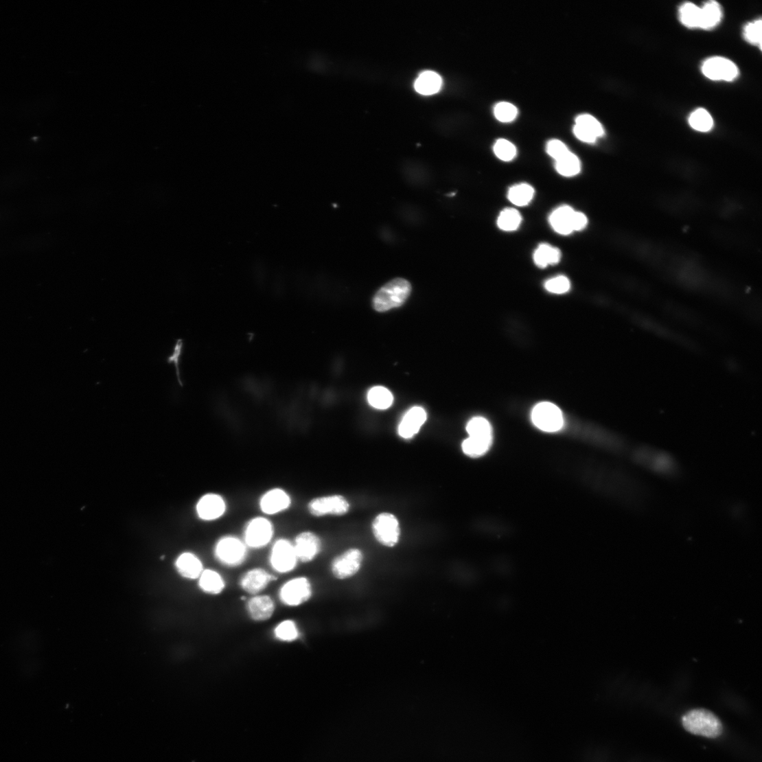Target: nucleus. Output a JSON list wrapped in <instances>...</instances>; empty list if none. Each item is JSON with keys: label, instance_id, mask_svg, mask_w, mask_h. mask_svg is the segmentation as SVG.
I'll list each match as a JSON object with an SVG mask.
<instances>
[{"label": "nucleus", "instance_id": "nucleus-1", "mask_svg": "<svg viewBox=\"0 0 762 762\" xmlns=\"http://www.w3.org/2000/svg\"><path fill=\"white\" fill-rule=\"evenodd\" d=\"M626 455L633 464L660 477L674 479L682 474L676 457L662 449L638 445L630 446Z\"/></svg>", "mask_w": 762, "mask_h": 762}, {"label": "nucleus", "instance_id": "nucleus-2", "mask_svg": "<svg viewBox=\"0 0 762 762\" xmlns=\"http://www.w3.org/2000/svg\"><path fill=\"white\" fill-rule=\"evenodd\" d=\"M684 729L689 732L711 739H716L724 732L720 719L713 711L706 708H695L688 711L681 719Z\"/></svg>", "mask_w": 762, "mask_h": 762}, {"label": "nucleus", "instance_id": "nucleus-3", "mask_svg": "<svg viewBox=\"0 0 762 762\" xmlns=\"http://www.w3.org/2000/svg\"><path fill=\"white\" fill-rule=\"evenodd\" d=\"M411 292L409 281L400 277L394 279L376 292L373 299V308L378 312H385L401 307Z\"/></svg>", "mask_w": 762, "mask_h": 762}, {"label": "nucleus", "instance_id": "nucleus-4", "mask_svg": "<svg viewBox=\"0 0 762 762\" xmlns=\"http://www.w3.org/2000/svg\"><path fill=\"white\" fill-rule=\"evenodd\" d=\"M217 560L223 566L235 568L241 566L248 556V548L242 538L234 535L222 536L214 547Z\"/></svg>", "mask_w": 762, "mask_h": 762}, {"label": "nucleus", "instance_id": "nucleus-5", "mask_svg": "<svg viewBox=\"0 0 762 762\" xmlns=\"http://www.w3.org/2000/svg\"><path fill=\"white\" fill-rule=\"evenodd\" d=\"M275 527L265 516L249 519L243 529L242 540L248 549H261L272 542Z\"/></svg>", "mask_w": 762, "mask_h": 762}, {"label": "nucleus", "instance_id": "nucleus-6", "mask_svg": "<svg viewBox=\"0 0 762 762\" xmlns=\"http://www.w3.org/2000/svg\"><path fill=\"white\" fill-rule=\"evenodd\" d=\"M309 514L316 518L342 516L350 510V504L343 496L327 495L311 499L307 505Z\"/></svg>", "mask_w": 762, "mask_h": 762}, {"label": "nucleus", "instance_id": "nucleus-7", "mask_svg": "<svg viewBox=\"0 0 762 762\" xmlns=\"http://www.w3.org/2000/svg\"><path fill=\"white\" fill-rule=\"evenodd\" d=\"M269 562L278 573H288L295 570L299 562L292 542L286 538L275 540L270 551Z\"/></svg>", "mask_w": 762, "mask_h": 762}, {"label": "nucleus", "instance_id": "nucleus-8", "mask_svg": "<svg viewBox=\"0 0 762 762\" xmlns=\"http://www.w3.org/2000/svg\"><path fill=\"white\" fill-rule=\"evenodd\" d=\"M531 421L539 429L555 433L564 426V417L560 408L555 404L543 402L537 404L531 412Z\"/></svg>", "mask_w": 762, "mask_h": 762}, {"label": "nucleus", "instance_id": "nucleus-9", "mask_svg": "<svg viewBox=\"0 0 762 762\" xmlns=\"http://www.w3.org/2000/svg\"><path fill=\"white\" fill-rule=\"evenodd\" d=\"M312 594V583L305 577H298L288 581L279 591V600L290 607H297L307 603Z\"/></svg>", "mask_w": 762, "mask_h": 762}, {"label": "nucleus", "instance_id": "nucleus-10", "mask_svg": "<svg viewBox=\"0 0 762 762\" xmlns=\"http://www.w3.org/2000/svg\"><path fill=\"white\" fill-rule=\"evenodd\" d=\"M292 543L298 562L301 564H310L314 561L323 549L320 536L311 530L299 532Z\"/></svg>", "mask_w": 762, "mask_h": 762}, {"label": "nucleus", "instance_id": "nucleus-11", "mask_svg": "<svg viewBox=\"0 0 762 762\" xmlns=\"http://www.w3.org/2000/svg\"><path fill=\"white\" fill-rule=\"evenodd\" d=\"M260 511L265 516H273L288 511L292 505L290 494L284 489L274 487L266 491L258 502Z\"/></svg>", "mask_w": 762, "mask_h": 762}, {"label": "nucleus", "instance_id": "nucleus-12", "mask_svg": "<svg viewBox=\"0 0 762 762\" xmlns=\"http://www.w3.org/2000/svg\"><path fill=\"white\" fill-rule=\"evenodd\" d=\"M373 532L376 540L386 547H393L399 542L400 528L397 519L391 513H381L373 520Z\"/></svg>", "mask_w": 762, "mask_h": 762}, {"label": "nucleus", "instance_id": "nucleus-13", "mask_svg": "<svg viewBox=\"0 0 762 762\" xmlns=\"http://www.w3.org/2000/svg\"><path fill=\"white\" fill-rule=\"evenodd\" d=\"M363 553L358 549H349L336 557L330 564V570L338 579H346L357 574L362 567Z\"/></svg>", "mask_w": 762, "mask_h": 762}, {"label": "nucleus", "instance_id": "nucleus-14", "mask_svg": "<svg viewBox=\"0 0 762 762\" xmlns=\"http://www.w3.org/2000/svg\"><path fill=\"white\" fill-rule=\"evenodd\" d=\"M227 511V503L218 494L210 493L203 496L196 505L198 517L205 521H215L222 518Z\"/></svg>", "mask_w": 762, "mask_h": 762}, {"label": "nucleus", "instance_id": "nucleus-15", "mask_svg": "<svg viewBox=\"0 0 762 762\" xmlns=\"http://www.w3.org/2000/svg\"><path fill=\"white\" fill-rule=\"evenodd\" d=\"M702 70L707 78L715 81H732L739 73L738 67L732 61L719 57L706 60Z\"/></svg>", "mask_w": 762, "mask_h": 762}, {"label": "nucleus", "instance_id": "nucleus-16", "mask_svg": "<svg viewBox=\"0 0 762 762\" xmlns=\"http://www.w3.org/2000/svg\"><path fill=\"white\" fill-rule=\"evenodd\" d=\"M276 577L262 568H254L241 577L240 586L245 592L253 595L260 594Z\"/></svg>", "mask_w": 762, "mask_h": 762}, {"label": "nucleus", "instance_id": "nucleus-17", "mask_svg": "<svg viewBox=\"0 0 762 762\" xmlns=\"http://www.w3.org/2000/svg\"><path fill=\"white\" fill-rule=\"evenodd\" d=\"M246 608L252 621L264 622L273 617L275 611V605L270 597L258 594L253 596L248 601Z\"/></svg>", "mask_w": 762, "mask_h": 762}, {"label": "nucleus", "instance_id": "nucleus-18", "mask_svg": "<svg viewBox=\"0 0 762 762\" xmlns=\"http://www.w3.org/2000/svg\"><path fill=\"white\" fill-rule=\"evenodd\" d=\"M426 420L425 411L415 406L403 417L398 427L399 435L403 439H411L415 436Z\"/></svg>", "mask_w": 762, "mask_h": 762}, {"label": "nucleus", "instance_id": "nucleus-19", "mask_svg": "<svg viewBox=\"0 0 762 762\" xmlns=\"http://www.w3.org/2000/svg\"><path fill=\"white\" fill-rule=\"evenodd\" d=\"M575 211L569 206H562L554 210L549 217L551 226L558 234L569 235L574 232L573 218Z\"/></svg>", "mask_w": 762, "mask_h": 762}, {"label": "nucleus", "instance_id": "nucleus-20", "mask_svg": "<svg viewBox=\"0 0 762 762\" xmlns=\"http://www.w3.org/2000/svg\"><path fill=\"white\" fill-rule=\"evenodd\" d=\"M469 437L481 442L492 444V427L489 422L484 417H474L466 427Z\"/></svg>", "mask_w": 762, "mask_h": 762}, {"label": "nucleus", "instance_id": "nucleus-21", "mask_svg": "<svg viewBox=\"0 0 762 762\" xmlns=\"http://www.w3.org/2000/svg\"><path fill=\"white\" fill-rule=\"evenodd\" d=\"M176 567L183 577L188 579H197L203 571L200 559L192 553H185L178 557Z\"/></svg>", "mask_w": 762, "mask_h": 762}, {"label": "nucleus", "instance_id": "nucleus-22", "mask_svg": "<svg viewBox=\"0 0 762 762\" xmlns=\"http://www.w3.org/2000/svg\"><path fill=\"white\" fill-rule=\"evenodd\" d=\"M442 84L440 75L435 71H427L419 76L415 83V89L422 95H434L440 91Z\"/></svg>", "mask_w": 762, "mask_h": 762}, {"label": "nucleus", "instance_id": "nucleus-23", "mask_svg": "<svg viewBox=\"0 0 762 762\" xmlns=\"http://www.w3.org/2000/svg\"><path fill=\"white\" fill-rule=\"evenodd\" d=\"M533 259L538 267L544 268L560 262L562 252L560 249L550 244H542L533 253Z\"/></svg>", "mask_w": 762, "mask_h": 762}, {"label": "nucleus", "instance_id": "nucleus-24", "mask_svg": "<svg viewBox=\"0 0 762 762\" xmlns=\"http://www.w3.org/2000/svg\"><path fill=\"white\" fill-rule=\"evenodd\" d=\"M200 588L210 594H219L225 588V582L222 575L213 570L203 571L199 577Z\"/></svg>", "mask_w": 762, "mask_h": 762}, {"label": "nucleus", "instance_id": "nucleus-25", "mask_svg": "<svg viewBox=\"0 0 762 762\" xmlns=\"http://www.w3.org/2000/svg\"><path fill=\"white\" fill-rule=\"evenodd\" d=\"M700 9V28L705 30L715 28L722 18V10L720 5L715 1H711L706 3Z\"/></svg>", "mask_w": 762, "mask_h": 762}, {"label": "nucleus", "instance_id": "nucleus-26", "mask_svg": "<svg viewBox=\"0 0 762 762\" xmlns=\"http://www.w3.org/2000/svg\"><path fill=\"white\" fill-rule=\"evenodd\" d=\"M535 196V189L528 184L522 183L513 186L508 192V199L514 205L526 207Z\"/></svg>", "mask_w": 762, "mask_h": 762}, {"label": "nucleus", "instance_id": "nucleus-27", "mask_svg": "<svg viewBox=\"0 0 762 762\" xmlns=\"http://www.w3.org/2000/svg\"><path fill=\"white\" fill-rule=\"evenodd\" d=\"M557 172L566 177L577 175L581 171V163L576 155L570 151L566 156L555 161Z\"/></svg>", "mask_w": 762, "mask_h": 762}, {"label": "nucleus", "instance_id": "nucleus-28", "mask_svg": "<svg viewBox=\"0 0 762 762\" xmlns=\"http://www.w3.org/2000/svg\"><path fill=\"white\" fill-rule=\"evenodd\" d=\"M368 401L374 408L386 410L393 404V396L387 389L377 386L371 389L369 392Z\"/></svg>", "mask_w": 762, "mask_h": 762}, {"label": "nucleus", "instance_id": "nucleus-29", "mask_svg": "<svg viewBox=\"0 0 762 762\" xmlns=\"http://www.w3.org/2000/svg\"><path fill=\"white\" fill-rule=\"evenodd\" d=\"M522 222V217L518 211L514 209H505L499 215L497 220L498 227L505 232L518 230Z\"/></svg>", "mask_w": 762, "mask_h": 762}, {"label": "nucleus", "instance_id": "nucleus-30", "mask_svg": "<svg viewBox=\"0 0 762 762\" xmlns=\"http://www.w3.org/2000/svg\"><path fill=\"white\" fill-rule=\"evenodd\" d=\"M275 637L279 641L292 643L298 639L299 632L296 623L286 620L279 623L274 630Z\"/></svg>", "mask_w": 762, "mask_h": 762}, {"label": "nucleus", "instance_id": "nucleus-31", "mask_svg": "<svg viewBox=\"0 0 762 762\" xmlns=\"http://www.w3.org/2000/svg\"><path fill=\"white\" fill-rule=\"evenodd\" d=\"M680 19L685 27L700 28L701 9L693 3H686L680 10Z\"/></svg>", "mask_w": 762, "mask_h": 762}, {"label": "nucleus", "instance_id": "nucleus-32", "mask_svg": "<svg viewBox=\"0 0 762 762\" xmlns=\"http://www.w3.org/2000/svg\"><path fill=\"white\" fill-rule=\"evenodd\" d=\"M689 123L695 130L701 132L710 131L714 126L713 117L702 108L697 109L691 114Z\"/></svg>", "mask_w": 762, "mask_h": 762}, {"label": "nucleus", "instance_id": "nucleus-33", "mask_svg": "<svg viewBox=\"0 0 762 762\" xmlns=\"http://www.w3.org/2000/svg\"><path fill=\"white\" fill-rule=\"evenodd\" d=\"M575 122L584 130L588 132L597 139L604 135L601 124L590 115H581L577 117Z\"/></svg>", "mask_w": 762, "mask_h": 762}, {"label": "nucleus", "instance_id": "nucleus-34", "mask_svg": "<svg viewBox=\"0 0 762 762\" xmlns=\"http://www.w3.org/2000/svg\"><path fill=\"white\" fill-rule=\"evenodd\" d=\"M494 151L496 156L500 160L505 162H509L513 160L517 154V150L513 143L503 139L496 142L494 146Z\"/></svg>", "mask_w": 762, "mask_h": 762}, {"label": "nucleus", "instance_id": "nucleus-35", "mask_svg": "<svg viewBox=\"0 0 762 762\" xmlns=\"http://www.w3.org/2000/svg\"><path fill=\"white\" fill-rule=\"evenodd\" d=\"M546 290L553 294L562 295L568 292L570 290V282L569 279L564 275H558L557 277L549 279L545 283Z\"/></svg>", "mask_w": 762, "mask_h": 762}, {"label": "nucleus", "instance_id": "nucleus-36", "mask_svg": "<svg viewBox=\"0 0 762 762\" xmlns=\"http://www.w3.org/2000/svg\"><path fill=\"white\" fill-rule=\"evenodd\" d=\"M494 115L496 119L501 122H511L518 115V110L513 104L501 102L494 108Z\"/></svg>", "mask_w": 762, "mask_h": 762}, {"label": "nucleus", "instance_id": "nucleus-37", "mask_svg": "<svg viewBox=\"0 0 762 762\" xmlns=\"http://www.w3.org/2000/svg\"><path fill=\"white\" fill-rule=\"evenodd\" d=\"M183 350V340L178 339L174 345L173 351L172 354L167 358L168 364H174L176 369V374L178 383L181 387H183V383L181 379V373L180 369L181 358Z\"/></svg>", "mask_w": 762, "mask_h": 762}, {"label": "nucleus", "instance_id": "nucleus-38", "mask_svg": "<svg viewBox=\"0 0 762 762\" xmlns=\"http://www.w3.org/2000/svg\"><path fill=\"white\" fill-rule=\"evenodd\" d=\"M761 20H757L754 22L750 23L746 25L744 31V36L747 41L749 43L761 47Z\"/></svg>", "mask_w": 762, "mask_h": 762}, {"label": "nucleus", "instance_id": "nucleus-39", "mask_svg": "<svg viewBox=\"0 0 762 762\" xmlns=\"http://www.w3.org/2000/svg\"><path fill=\"white\" fill-rule=\"evenodd\" d=\"M547 154L555 161L566 156L570 152L567 146L560 140L553 139L546 146Z\"/></svg>", "mask_w": 762, "mask_h": 762}, {"label": "nucleus", "instance_id": "nucleus-40", "mask_svg": "<svg viewBox=\"0 0 762 762\" xmlns=\"http://www.w3.org/2000/svg\"><path fill=\"white\" fill-rule=\"evenodd\" d=\"M588 223V219L586 215L581 212L575 211L573 218V230L575 231H581L586 228Z\"/></svg>", "mask_w": 762, "mask_h": 762}]
</instances>
